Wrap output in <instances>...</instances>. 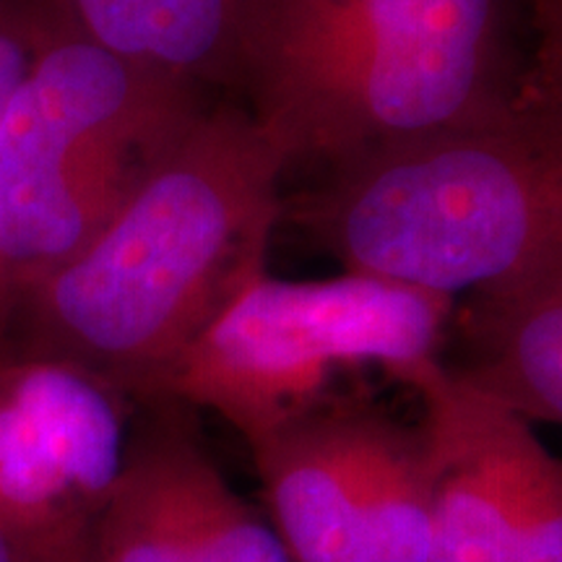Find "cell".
<instances>
[{"label":"cell","mask_w":562,"mask_h":562,"mask_svg":"<svg viewBox=\"0 0 562 562\" xmlns=\"http://www.w3.org/2000/svg\"><path fill=\"white\" fill-rule=\"evenodd\" d=\"M284 220L344 271L459 300L562 258V112L526 89L472 123L321 172Z\"/></svg>","instance_id":"obj_2"},{"label":"cell","mask_w":562,"mask_h":562,"mask_svg":"<svg viewBox=\"0 0 562 562\" xmlns=\"http://www.w3.org/2000/svg\"><path fill=\"white\" fill-rule=\"evenodd\" d=\"M0 562H13V558H11V552L5 550V544L0 542Z\"/></svg>","instance_id":"obj_14"},{"label":"cell","mask_w":562,"mask_h":562,"mask_svg":"<svg viewBox=\"0 0 562 562\" xmlns=\"http://www.w3.org/2000/svg\"><path fill=\"white\" fill-rule=\"evenodd\" d=\"M453 315L451 297L368 273L266 271L182 351L157 398L214 412L252 448L334 398L347 372L375 368L406 385L442 360Z\"/></svg>","instance_id":"obj_5"},{"label":"cell","mask_w":562,"mask_h":562,"mask_svg":"<svg viewBox=\"0 0 562 562\" xmlns=\"http://www.w3.org/2000/svg\"><path fill=\"white\" fill-rule=\"evenodd\" d=\"M284 154L237 100L182 128L79 256L13 307L5 349L94 372L133 404L263 277L284 220Z\"/></svg>","instance_id":"obj_1"},{"label":"cell","mask_w":562,"mask_h":562,"mask_svg":"<svg viewBox=\"0 0 562 562\" xmlns=\"http://www.w3.org/2000/svg\"><path fill=\"white\" fill-rule=\"evenodd\" d=\"M91 42L211 100H245L294 0H53Z\"/></svg>","instance_id":"obj_10"},{"label":"cell","mask_w":562,"mask_h":562,"mask_svg":"<svg viewBox=\"0 0 562 562\" xmlns=\"http://www.w3.org/2000/svg\"><path fill=\"white\" fill-rule=\"evenodd\" d=\"M453 375L526 422L562 427V258L531 277L469 294L453 315Z\"/></svg>","instance_id":"obj_11"},{"label":"cell","mask_w":562,"mask_h":562,"mask_svg":"<svg viewBox=\"0 0 562 562\" xmlns=\"http://www.w3.org/2000/svg\"><path fill=\"white\" fill-rule=\"evenodd\" d=\"M526 70L503 0H294L243 104L326 172L505 108Z\"/></svg>","instance_id":"obj_3"},{"label":"cell","mask_w":562,"mask_h":562,"mask_svg":"<svg viewBox=\"0 0 562 562\" xmlns=\"http://www.w3.org/2000/svg\"><path fill=\"white\" fill-rule=\"evenodd\" d=\"M97 562H290L266 513L232 487L199 412L175 398L133 409Z\"/></svg>","instance_id":"obj_8"},{"label":"cell","mask_w":562,"mask_h":562,"mask_svg":"<svg viewBox=\"0 0 562 562\" xmlns=\"http://www.w3.org/2000/svg\"><path fill=\"white\" fill-rule=\"evenodd\" d=\"M30 11L26 0H0V128L5 110L30 63ZM5 315L0 311V351H5Z\"/></svg>","instance_id":"obj_13"},{"label":"cell","mask_w":562,"mask_h":562,"mask_svg":"<svg viewBox=\"0 0 562 562\" xmlns=\"http://www.w3.org/2000/svg\"><path fill=\"white\" fill-rule=\"evenodd\" d=\"M133 409L79 364L0 351V542L13 562H97Z\"/></svg>","instance_id":"obj_7"},{"label":"cell","mask_w":562,"mask_h":562,"mask_svg":"<svg viewBox=\"0 0 562 562\" xmlns=\"http://www.w3.org/2000/svg\"><path fill=\"white\" fill-rule=\"evenodd\" d=\"M30 63L0 128V311L100 235L175 136L214 102L91 42L26 0ZM9 344V339H5Z\"/></svg>","instance_id":"obj_4"},{"label":"cell","mask_w":562,"mask_h":562,"mask_svg":"<svg viewBox=\"0 0 562 562\" xmlns=\"http://www.w3.org/2000/svg\"><path fill=\"white\" fill-rule=\"evenodd\" d=\"M435 490L427 562H513L554 453L531 422L432 362L412 378Z\"/></svg>","instance_id":"obj_9"},{"label":"cell","mask_w":562,"mask_h":562,"mask_svg":"<svg viewBox=\"0 0 562 562\" xmlns=\"http://www.w3.org/2000/svg\"><path fill=\"white\" fill-rule=\"evenodd\" d=\"M290 562H427L435 461L422 419L323 402L248 448Z\"/></svg>","instance_id":"obj_6"},{"label":"cell","mask_w":562,"mask_h":562,"mask_svg":"<svg viewBox=\"0 0 562 562\" xmlns=\"http://www.w3.org/2000/svg\"><path fill=\"white\" fill-rule=\"evenodd\" d=\"M531 13L533 53L526 83L539 100L562 112V0H526Z\"/></svg>","instance_id":"obj_12"}]
</instances>
